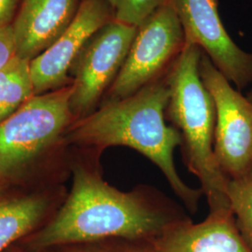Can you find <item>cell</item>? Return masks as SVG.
I'll use <instances>...</instances> for the list:
<instances>
[{"instance_id": "8992f818", "label": "cell", "mask_w": 252, "mask_h": 252, "mask_svg": "<svg viewBox=\"0 0 252 252\" xmlns=\"http://www.w3.org/2000/svg\"><path fill=\"white\" fill-rule=\"evenodd\" d=\"M137 27L114 19L83 46L70 70L74 123L99 108L125 63Z\"/></svg>"}, {"instance_id": "ffe728a7", "label": "cell", "mask_w": 252, "mask_h": 252, "mask_svg": "<svg viewBox=\"0 0 252 252\" xmlns=\"http://www.w3.org/2000/svg\"><path fill=\"white\" fill-rule=\"evenodd\" d=\"M108 1L113 6V8H114V6H115V1H116V0H108Z\"/></svg>"}, {"instance_id": "44dd1931", "label": "cell", "mask_w": 252, "mask_h": 252, "mask_svg": "<svg viewBox=\"0 0 252 252\" xmlns=\"http://www.w3.org/2000/svg\"><path fill=\"white\" fill-rule=\"evenodd\" d=\"M1 190H2V188L0 187V194H1Z\"/></svg>"}, {"instance_id": "7a4b0ae2", "label": "cell", "mask_w": 252, "mask_h": 252, "mask_svg": "<svg viewBox=\"0 0 252 252\" xmlns=\"http://www.w3.org/2000/svg\"><path fill=\"white\" fill-rule=\"evenodd\" d=\"M168 99L165 75L131 96L102 103L94 112L73 123L66 139L97 153L114 146L138 152L160 169L185 209L194 214L204 194L200 188L186 184L176 168L174 153L181 138L179 131L166 124Z\"/></svg>"}, {"instance_id": "7c38bea8", "label": "cell", "mask_w": 252, "mask_h": 252, "mask_svg": "<svg viewBox=\"0 0 252 252\" xmlns=\"http://www.w3.org/2000/svg\"><path fill=\"white\" fill-rule=\"evenodd\" d=\"M48 203L30 195L0 202V252L31 232L45 214Z\"/></svg>"}, {"instance_id": "e0dca14e", "label": "cell", "mask_w": 252, "mask_h": 252, "mask_svg": "<svg viewBox=\"0 0 252 252\" xmlns=\"http://www.w3.org/2000/svg\"><path fill=\"white\" fill-rule=\"evenodd\" d=\"M16 56V45L11 26L0 28V69Z\"/></svg>"}, {"instance_id": "2e32d148", "label": "cell", "mask_w": 252, "mask_h": 252, "mask_svg": "<svg viewBox=\"0 0 252 252\" xmlns=\"http://www.w3.org/2000/svg\"><path fill=\"white\" fill-rule=\"evenodd\" d=\"M74 249L68 252H157L153 243L121 239L114 244L94 243L73 245Z\"/></svg>"}, {"instance_id": "30bf717a", "label": "cell", "mask_w": 252, "mask_h": 252, "mask_svg": "<svg viewBox=\"0 0 252 252\" xmlns=\"http://www.w3.org/2000/svg\"><path fill=\"white\" fill-rule=\"evenodd\" d=\"M81 0H22L11 28L17 57L32 61L71 25Z\"/></svg>"}, {"instance_id": "d6986e66", "label": "cell", "mask_w": 252, "mask_h": 252, "mask_svg": "<svg viewBox=\"0 0 252 252\" xmlns=\"http://www.w3.org/2000/svg\"><path fill=\"white\" fill-rule=\"evenodd\" d=\"M247 98H248V99L250 100V101H251V102H252V90L251 91V92H250V93H249V94H247Z\"/></svg>"}, {"instance_id": "9c48e42d", "label": "cell", "mask_w": 252, "mask_h": 252, "mask_svg": "<svg viewBox=\"0 0 252 252\" xmlns=\"http://www.w3.org/2000/svg\"><path fill=\"white\" fill-rule=\"evenodd\" d=\"M112 20L114 8L108 0H81L71 25L42 54L29 62L34 94L71 85L70 70L83 46Z\"/></svg>"}, {"instance_id": "8fae6325", "label": "cell", "mask_w": 252, "mask_h": 252, "mask_svg": "<svg viewBox=\"0 0 252 252\" xmlns=\"http://www.w3.org/2000/svg\"><path fill=\"white\" fill-rule=\"evenodd\" d=\"M153 244L157 252H252L232 210L209 212L200 223L187 219L169 227Z\"/></svg>"}, {"instance_id": "5bb4252c", "label": "cell", "mask_w": 252, "mask_h": 252, "mask_svg": "<svg viewBox=\"0 0 252 252\" xmlns=\"http://www.w3.org/2000/svg\"><path fill=\"white\" fill-rule=\"evenodd\" d=\"M227 195L238 230L252 251V170L228 180Z\"/></svg>"}, {"instance_id": "6da1fadb", "label": "cell", "mask_w": 252, "mask_h": 252, "mask_svg": "<svg viewBox=\"0 0 252 252\" xmlns=\"http://www.w3.org/2000/svg\"><path fill=\"white\" fill-rule=\"evenodd\" d=\"M189 216L162 190L139 184L122 191L103 180L96 166L72 165V186L54 219L30 241L35 250L126 239L153 243Z\"/></svg>"}, {"instance_id": "52a82bcc", "label": "cell", "mask_w": 252, "mask_h": 252, "mask_svg": "<svg viewBox=\"0 0 252 252\" xmlns=\"http://www.w3.org/2000/svg\"><path fill=\"white\" fill-rule=\"evenodd\" d=\"M201 79L216 107L214 154L227 180L252 170V104L226 80L202 52Z\"/></svg>"}, {"instance_id": "9a60e30c", "label": "cell", "mask_w": 252, "mask_h": 252, "mask_svg": "<svg viewBox=\"0 0 252 252\" xmlns=\"http://www.w3.org/2000/svg\"><path fill=\"white\" fill-rule=\"evenodd\" d=\"M169 0H116L114 19L129 26L138 27L155 10Z\"/></svg>"}, {"instance_id": "7402d4cb", "label": "cell", "mask_w": 252, "mask_h": 252, "mask_svg": "<svg viewBox=\"0 0 252 252\" xmlns=\"http://www.w3.org/2000/svg\"></svg>"}, {"instance_id": "5b68a950", "label": "cell", "mask_w": 252, "mask_h": 252, "mask_svg": "<svg viewBox=\"0 0 252 252\" xmlns=\"http://www.w3.org/2000/svg\"><path fill=\"white\" fill-rule=\"evenodd\" d=\"M185 42L177 10L169 0L137 27L125 63L102 103L131 96L164 77Z\"/></svg>"}, {"instance_id": "4fadbf2b", "label": "cell", "mask_w": 252, "mask_h": 252, "mask_svg": "<svg viewBox=\"0 0 252 252\" xmlns=\"http://www.w3.org/2000/svg\"><path fill=\"white\" fill-rule=\"evenodd\" d=\"M34 94L29 61L15 57L0 69V123Z\"/></svg>"}, {"instance_id": "277c9868", "label": "cell", "mask_w": 252, "mask_h": 252, "mask_svg": "<svg viewBox=\"0 0 252 252\" xmlns=\"http://www.w3.org/2000/svg\"><path fill=\"white\" fill-rule=\"evenodd\" d=\"M71 85L33 95L0 123V180L31 162L74 123Z\"/></svg>"}, {"instance_id": "3957f363", "label": "cell", "mask_w": 252, "mask_h": 252, "mask_svg": "<svg viewBox=\"0 0 252 252\" xmlns=\"http://www.w3.org/2000/svg\"><path fill=\"white\" fill-rule=\"evenodd\" d=\"M201 56L198 46L185 42L166 74L169 99L165 117L180 133L183 161L198 179L209 212H216L231 207L228 180L220 170L214 154L216 107L200 76Z\"/></svg>"}, {"instance_id": "ac0fdd59", "label": "cell", "mask_w": 252, "mask_h": 252, "mask_svg": "<svg viewBox=\"0 0 252 252\" xmlns=\"http://www.w3.org/2000/svg\"><path fill=\"white\" fill-rule=\"evenodd\" d=\"M22 0H0V28L11 26Z\"/></svg>"}, {"instance_id": "ba28073f", "label": "cell", "mask_w": 252, "mask_h": 252, "mask_svg": "<svg viewBox=\"0 0 252 252\" xmlns=\"http://www.w3.org/2000/svg\"><path fill=\"white\" fill-rule=\"evenodd\" d=\"M185 41L198 46L235 89L252 83V53L237 45L221 21L219 0H173Z\"/></svg>"}]
</instances>
